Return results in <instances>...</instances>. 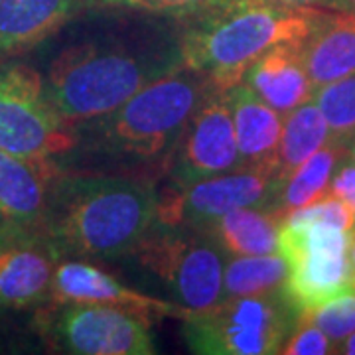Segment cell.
Instances as JSON below:
<instances>
[{"label":"cell","mask_w":355,"mask_h":355,"mask_svg":"<svg viewBox=\"0 0 355 355\" xmlns=\"http://www.w3.org/2000/svg\"><path fill=\"white\" fill-rule=\"evenodd\" d=\"M93 0H0V64L60 34Z\"/></svg>","instance_id":"14"},{"label":"cell","mask_w":355,"mask_h":355,"mask_svg":"<svg viewBox=\"0 0 355 355\" xmlns=\"http://www.w3.org/2000/svg\"><path fill=\"white\" fill-rule=\"evenodd\" d=\"M216 79L188 65L156 79L114 111L79 125L69 170L164 178L178 142ZM62 158V160H64Z\"/></svg>","instance_id":"2"},{"label":"cell","mask_w":355,"mask_h":355,"mask_svg":"<svg viewBox=\"0 0 355 355\" xmlns=\"http://www.w3.org/2000/svg\"><path fill=\"white\" fill-rule=\"evenodd\" d=\"M330 140V125L314 101L304 103L284 114L277 150V186Z\"/></svg>","instance_id":"21"},{"label":"cell","mask_w":355,"mask_h":355,"mask_svg":"<svg viewBox=\"0 0 355 355\" xmlns=\"http://www.w3.org/2000/svg\"><path fill=\"white\" fill-rule=\"evenodd\" d=\"M69 302L114 306L148 318L150 322L153 318L168 316L186 320L191 314L190 310L170 300L158 298L140 288H130L89 261L62 257L53 270L50 296L46 304H69Z\"/></svg>","instance_id":"12"},{"label":"cell","mask_w":355,"mask_h":355,"mask_svg":"<svg viewBox=\"0 0 355 355\" xmlns=\"http://www.w3.org/2000/svg\"><path fill=\"white\" fill-rule=\"evenodd\" d=\"M77 144L48 97L44 76L24 64H0V150L62 160Z\"/></svg>","instance_id":"7"},{"label":"cell","mask_w":355,"mask_h":355,"mask_svg":"<svg viewBox=\"0 0 355 355\" xmlns=\"http://www.w3.org/2000/svg\"><path fill=\"white\" fill-rule=\"evenodd\" d=\"M343 10H352V12H355V0H343Z\"/></svg>","instance_id":"33"},{"label":"cell","mask_w":355,"mask_h":355,"mask_svg":"<svg viewBox=\"0 0 355 355\" xmlns=\"http://www.w3.org/2000/svg\"><path fill=\"white\" fill-rule=\"evenodd\" d=\"M64 170L58 158L0 150V211L28 235H44L51 191Z\"/></svg>","instance_id":"13"},{"label":"cell","mask_w":355,"mask_h":355,"mask_svg":"<svg viewBox=\"0 0 355 355\" xmlns=\"http://www.w3.org/2000/svg\"><path fill=\"white\" fill-rule=\"evenodd\" d=\"M40 330L51 349L71 355H153L150 320L103 304H48Z\"/></svg>","instance_id":"9"},{"label":"cell","mask_w":355,"mask_h":355,"mask_svg":"<svg viewBox=\"0 0 355 355\" xmlns=\"http://www.w3.org/2000/svg\"><path fill=\"white\" fill-rule=\"evenodd\" d=\"M140 291L202 312L223 298V251L200 229L156 223L121 261Z\"/></svg>","instance_id":"5"},{"label":"cell","mask_w":355,"mask_h":355,"mask_svg":"<svg viewBox=\"0 0 355 355\" xmlns=\"http://www.w3.org/2000/svg\"><path fill=\"white\" fill-rule=\"evenodd\" d=\"M284 4L294 6H308V8H322V10H343V0H279Z\"/></svg>","instance_id":"30"},{"label":"cell","mask_w":355,"mask_h":355,"mask_svg":"<svg viewBox=\"0 0 355 355\" xmlns=\"http://www.w3.org/2000/svg\"><path fill=\"white\" fill-rule=\"evenodd\" d=\"M87 22L51 60L48 97L67 125L114 111L156 79L184 65L182 22L132 8Z\"/></svg>","instance_id":"1"},{"label":"cell","mask_w":355,"mask_h":355,"mask_svg":"<svg viewBox=\"0 0 355 355\" xmlns=\"http://www.w3.org/2000/svg\"><path fill=\"white\" fill-rule=\"evenodd\" d=\"M336 342L314 324L296 318V331L286 338L279 354L284 355H326L334 354Z\"/></svg>","instance_id":"27"},{"label":"cell","mask_w":355,"mask_h":355,"mask_svg":"<svg viewBox=\"0 0 355 355\" xmlns=\"http://www.w3.org/2000/svg\"><path fill=\"white\" fill-rule=\"evenodd\" d=\"M312 101L326 116L331 139L342 140L355 132V73L318 87Z\"/></svg>","instance_id":"23"},{"label":"cell","mask_w":355,"mask_h":355,"mask_svg":"<svg viewBox=\"0 0 355 355\" xmlns=\"http://www.w3.org/2000/svg\"><path fill=\"white\" fill-rule=\"evenodd\" d=\"M328 191L355 211V162H345L342 168L334 170Z\"/></svg>","instance_id":"28"},{"label":"cell","mask_w":355,"mask_h":355,"mask_svg":"<svg viewBox=\"0 0 355 355\" xmlns=\"http://www.w3.org/2000/svg\"><path fill=\"white\" fill-rule=\"evenodd\" d=\"M286 223H314V225H330L352 233L355 229V211L345 203L326 191L318 200L302 205L298 209H292L282 217Z\"/></svg>","instance_id":"25"},{"label":"cell","mask_w":355,"mask_h":355,"mask_svg":"<svg viewBox=\"0 0 355 355\" xmlns=\"http://www.w3.org/2000/svg\"><path fill=\"white\" fill-rule=\"evenodd\" d=\"M294 316L284 291L221 298L184 320V340L202 355L279 354L296 324Z\"/></svg>","instance_id":"6"},{"label":"cell","mask_w":355,"mask_h":355,"mask_svg":"<svg viewBox=\"0 0 355 355\" xmlns=\"http://www.w3.org/2000/svg\"><path fill=\"white\" fill-rule=\"evenodd\" d=\"M288 266L280 254L233 257L223 266V298L259 296L284 288Z\"/></svg>","instance_id":"22"},{"label":"cell","mask_w":355,"mask_h":355,"mask_svg":"<svg viewBox=\"0 0 355 355\" xmlns=\"http://www.w3.org/2000/svg\"><path fill=\"white\" fill-rule=\"evenodd\" d=\"M277 190V170L245 166L203 178L188 186H158L156 223L205 231L237 207H268Z\"/></svg>","instance_id":"10"},{"label":"cell","mask_w":355,"mask_h":355,"mask_svg":"<svg viewBox=\"0 0 355 355\" xmlns=\"http://www.w3.org/2000/svg\"><path fill=\"white\" fill-rule=\"evenodd\" d=\"M26 235H28L26 231H22V229L14 223L10 217L4 216V214L0 211V247L6 245V243L14 241V239L26 237Z\"/></svg>","instance_id":"29"},{"label":"cell","mask_w":355,"mask_h":355,"mask_svg":"<svg viewBox=\"0 0 355 355\" xmlns=\"http://www.w3.org/2000/svg\"><path fill=\"white\" fill-rule=\"evenodd\" d=\"M243 81L280 114L312 101L314 83L308 76L300 44H279L249 65Z\"/></svg>","instance_id":"16"},{"label":"cell","mask_w":355,"mask_h":355,"mask_svg":"<svg viewBox=\"0 0 355 355\" xmlns=\"http://www.w3.org/2000/svg\"><path fill=\"white\" fill-rule=\"evenodd\" d=\"M340 345V354H345V355H355V331L354 334H349L347 338H343L342 342L338 343Z\"/></svg>","instance_id":"31"},{"label":"cell","mask_w":355,"mask_h":355,"mask_svg":"<svg viewBox=\"0 0 355 355\" xmlns=\"http://www.w3.org/2000/svg\"><path fill=\"white\" fill-rule=\"evenodd\" d=\"M349 263L354 266L355 272V229L352 231V239H349Z\"/></svg>","instance_id":"32"},{"label":"cell","mask_w":355,"mask_h":355,"mask_svg":"<svg viewBox=\"0 0 355 355\" xmlns=\"http://www.w3.org/2000/svg\"><path fill=\"white\" fill-rule=\"evenodd\" d=\"M298 318L314 324L330 340L340 343L355 331V288L340 292L328 302L298 314Z\"/></svg>","instance_id":"24"},{"label":"cell","mask_w":355,"mask_h":355,"mask_svg":"<svg viewBox=\"0 0 355 355\" xmlns=\"http://www.w3.org/2000/svg\"><path fill=\"white\" fill-rule=\"evenodd\" d=\"M107 2L125 4L128 8H139V10H146V12L164 14V16L184 20V18H190L196 14L207 12L217 6H223L231 0H107Z\"/></svg>","instance_id":"26"},{"label":"cell","mask_w":355,"mask_h":355,"mask_svg":"<svg viewBox=\"0 0 355 355\" xmlns=\"http://www.w3.org/2000/svg\"><path fill=\"white\" fill-rule=\"evenodd\" d=\"M322 14V8L279 0H231L180 20L184 65L209 73L221 87H233L265 51L304 42Z\"/></svg>","instance_id":"4"},{"label":"cell","mask_w":355,"mask_h":355,"mask_svg":"<svg viewBox=\"0 0 355 355\" xmlns=\"http://www.w3.org/2000/svg\"><path fill=\"white\" fill-rule=\"evenodd\" d=\"M229 89L216 85L198 107L168 164L164 184L188 186L241 168Z\"/></svg>","instance_id":"11"},{"label":"cell","mask_w":355,"mask_h":355,"mask_svg":"<svg viewBox=\"0 0 355 355\" xmlns=\"http://www.w3.org/2000/svg\"><path fill=\"white\" fill-rule=\"evenodd\" d=\"M340 139H331L328 144H324L318 153H314L308 160H304L298 168H294L288 176L284 178L277 186L272 193V200L266 209L277 211L280 217H284L292 209H298L302 205L318 200L326 193V188L330 186L334 170L340 160Z\"/></svg>","instance_id":"20"},{"label":"cell","mask_w":355,"mask_h":355,"mask_svg":"<svg viewBox=\"0 0 355 355\" xmlns=\"http://www.w3.org/2000/svg\"><path fill=\"white\" fill-rule=\"evenodd\" d=\"M282 217L266 207H237L221 216L205 233L217 243L223 254L249 257L279 251Z\"/></svg>","instance_id":"19"},{"label":"cell","mask_w":355,"mask_h":355,"mask_svg":"<svg viewBox=\"0 0 355 355\" xmlns=\"http://www.w3.org/2000/svg\"><path fill=\"white\" fill-rule=\"evenodd\" d=\"M158 182L150 178L69 170L51 191L44 237L55 253L116 263L156 221Z\"/></svg>","instance_id":"3"},{"label":"cell","mask_w":355,"mask_h":355,"mask_svg":"<svg viewBox=\"0 0 355 355\" xmlns=\"http://www.w3.org/2000/svg\"><path fill=\"white\" fill-rule=\"evenodd\" d=\"M306 69L314 87L355 73V12L324 10L302 42Z\"/></svg>","instance_id":"18"},{"label":"cell","mask_w":355,"mask_h":355,"mask_svg":"<svg viewBox=\"0 0 355 355\" xmlns=\"http://www.w3.org/2000/svg\"><path fill=\"white\" fill-rule=\"evenodd\" d=\"M349 239L352 233L330 225L280 223L279 254L288 266L282 291L296 314L355 288Z\"/></svg>","instance_id":"8"},{"label":"cell","mask_w":355,"mask_h":355,"mask_svg":"<svg viewBox=\"0 0 355 355\" xmlns=\"http://www.w3.org/2000/svg\"><path fill=\"white\" fill-rule=\"evenodd\" d=\"M239 164L270 166L277 170V150L284 114L275 111L245 81L229 89Z\"/></svg>","instance_id":"17"},{"label":"cell","mask_w":355,"mask_h":355,"mask_svg":"<svg viewBox=\"0 0 355 355\" xmlns=\"http://www.w3.org/2000/svg\"><path fill=\"white\" fill-rule=\"evenodd\" d=\"M62 257L44 235H26L0 247V308L46 304Z\"/></svg>","instance_id":"15"},{"label":"cell","mask_w":355,"mask_h":355,"mask_svg":"<svg viewBox=\"0 0 355 355\" xmlns=\"http://www.w3.org/2000/svg\"><path fill=\"white\" fill-rule=\"evenodd\" d=\"M352 153H354V160H355V139H354V146H352Z\"/></svg>","instance_id":"34"}]
</instances>
